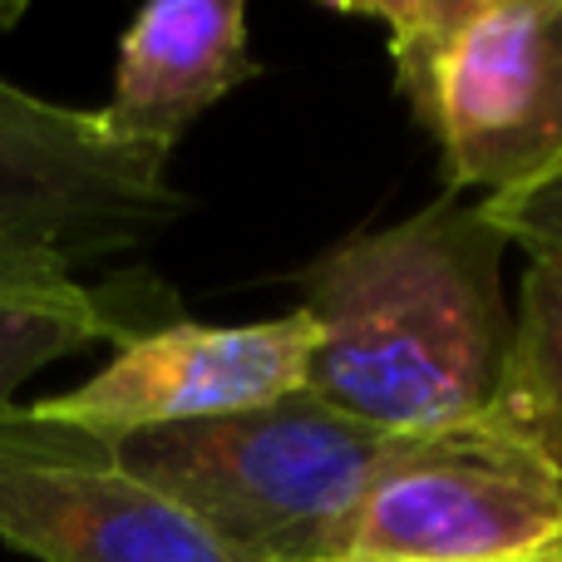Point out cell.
<instances>
[{"instance_id": "obj_1", "label": "cell", "mask_w": 562, "mask_h": 562, "mask_svg": "<svg viewBox=\"0 0 562 562\" xmlns=\"http://www.w3.org/2000/svg\"><path fill=\"white\" fill-rule=\"evenodd\" d=\"M504 247L484 207L445 193L316 257L301 272V311L316 321L306 395L380 435L488 415L514 346Z\"/></svg>"}, {"instance_id": "obj_2", "label": "cell", "mask_w": 562, "mask_h": 562, "mask_svg": "<svg viewBox=\"0 0 562 562\" xmlns=\"http://www.w3.org/2000/svg\"><path fill=\"white\" fill-rule=\"evenodd\" d=\"M390 445L395 435L296 390L243 415L124 435L109 454L233 562H316L346 558V528Z\"/></svg>"}, {"instance_id": "obj_3", "label": "cell", "mask_w": 562, "mask_h": 562, "mask_svg": "<svg viewBox=\"0 0 562 562\" xmlns=\"http://www.w3.org/2000/svg\"><path fill=\"white\" fill-rule=\"evenodd\" d=\"M562 553V484L494 415L395 435L346 528V558L494 562Z\"/></svg>"}, {"instance_id": "obj_4", "label": "cell", "mask_w": 562, "mask_h": 562, "mask_svg": "<svg viewBox=\"0 0 562 562\" xmlns=\"http://www.w3.org/2000/svg\"><path fill=\"white\" fill-rule=\"evenodd\" d=\"M188 213L168 154L124 144L99 109H69L0 75V247L69 267L124 252Z\"/></svg>"}, {"instance_id": "obj_5", "label": "cell", "mask_w": 562, "mask_h": 562, "mask_svg": "<svg viewBox=\"0 0 562 562\" xmlns=\"http://www.w3.org/2000/svg\"><path fill=\"white\" fill-rule=\"evenodd\" d=\"M316 350V321L286 311L252 326L154 321L85 385L25 405L35 419L114 445L124 435L168 425H198L243 409H262L306 390V360Z\"/></svg>"}, {"instance_id": "obj_6", "label": "cell", "mask_w": 562, "mask_h": 562, "mask_svg": "<svg viewBox=\"0 0 562 562\" xmlns=\"http://www.w3.org/2000/svg\"><path fill=\"white\" fill-rule=\"evenodd\" d=\"M0 543L40 562H233L109 445L20 405L0 415Z\"/></svg>"}, {"instance_id": "obj_7", "label": "cell", "mask_w": 562, "mask_h": 562, "mask_svg": "<svg viewBox=\"0 0 562 562\" xmlns=\"http://www.w3.org/2000/svg\"><path fill=\"white\" fill-rule=\"evenodd\" d=\"M445 193H533L562 178V0H488L449 65Z\"/></svg>"}, {"instance_id": "obj_8", "label": "cell", "mask_w": 562, "mask_h": 562, "mask_svg": "<svg viewBox=\"0 0 562 562\" xmlns=\"http://www.w3.org/2000/svg\"><path fill=\"white\" fill-rule=\"evenodd\" d=\"M257 79L243 0H154L119 40L114 94L99 109L124 144L173 158L178 138Z\"/></svg>"}, {"instance_id": "obj_9", "label": "cell", "mask_w": 562, "mask_h": 562, "mask_svg": "<svg viewBox=\"0 0 562 562\" xmlns=\"http://www.w3.org/2000/svg\"><path fill=\"white\" fill-rule=\"evenodd\" d=\"M138 311L114 286H85V281H45V286L0 291V415L15 409L25 380L49 370L55 360L75 356L99 340H134Z\"/></svg>"}, {"instance_id": "obj_10", "label": "cell", "mask_w": 562, "mask_h": 562, "mask_svg": "<svg viewBox=\"0 0 562 562\" xmlns=\"http://www.w3.org/2000/svg\"><path fill=\"white\" fill-rule=\"evenodd\" d=\"M488 415L562 484V267H528L514 346Z\"/></svg>"}, {"instance_id": "obj_11", "label": "cell", "mask_w": 562, "mask_h": 562, "mask_svg": "<svg viewBox=\"0 0 562 562\" xmlns=\"http://www.w3.org/2000/svg\"><path fill=\"white\" fill-rule=\"evenodd\" d=\"M488 0H360V5H330L336 15L375 20L390 35V65H395V89L409 99L415 119L435 134L439 109H445L449 65L464 45L469 25L484 15Z\"/></svg>"}, {"instance_id": "obj_12", "label": "cell", "mask_w": 562, "mask_h": 562, "mask_svg": "<svg viewBox=\"0 0 562 562\" xmlns=\"http://www.w3.org/2000/svg\"><path fill=\"white\" fill-rule=\"evenodd\" d=\"M484 217L504 233V243H518L533 267H562V178L533 193L484 198Z\"/></svg>"}, {"instance_id": "obj_13", "label": "cell", "mask_w": 562, "mask_h": 562, "mask_svg": "<svg viewBox=\"0 0 562 562\" xmlns=\"http://www.w3.org/2000/svg\"><path fill=\"white\" fill-rule=\"evenodd\" d=\"M75 277V267L55 252L40 247H0V291L10 286H45V281H65Z\"/></svg>"}, {"instance_id": "obj_14", "label": "cell", "mask_w": 562, "mask_h": 562, "mask_svg": "<svg viewBox=\"0 0 562 562\" xmlns=\"http://www.w3.org/2000/svg\"><path fill=\"white\" fill-rule=\"evenodd\" d=\"M494 562H562V553H528V558H494Z\"/></svg>"}, {"instance_id": "obj_15", "label": "cell", "mask_w": 562, "mask_h": 562, "mask_svg": "<svg viewBox=\"0 0 562 562\" xmlns=\"http://www.w3.org/2000/svg\"><path fill=\"white\" fill-rule=\"evenodd\" d=\"M316 562H370V558H316Z\"/></svg>"}]
</instances>
